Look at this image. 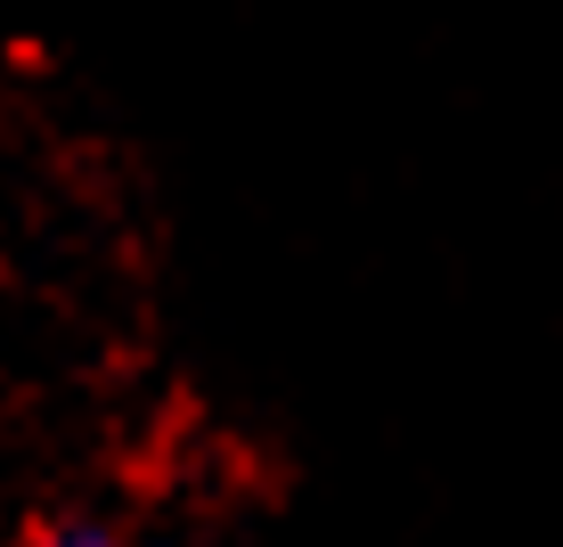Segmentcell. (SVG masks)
I'll return each mask as SVG.
<instances>
[{
	"label": "cell",
	"instance_id": "6da1fadb",
	"mask_svg": "<svg viewBox=\"0 0 563 547\" xmlns=\"http://www.w3.org/2000/svg\"><path fill=\"white\" fill-rule=\"evenodd\" d=\"M57 547H140V539H114V532H74V539H57Z\"/></svg>",
	"mask_w": 563,
	"mask_h": 547
}]
</instances>
